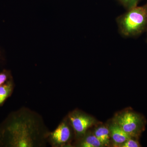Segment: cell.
Wrapping results in <instances>:
<instances>
[{"label": "cell", "instance_id": "obj_4", "mask_svg": "<svg viewBox=\"0 0 147 147\" xmlns=\"http://www.w3.org/2000/svg\"><path fill=\"white\" fill-rule=\"evenodd\" d=\"M68 120L77 139L82 137L88 129L97 123L92 116L79 110H74L69 114Z\"/></svg>", "mask_w": 147, "mask_h": 147}, {"label": "cell", "instance_id": "obj_3", "mask_svg": "<svg viewBox=\"0 0 147 147\" xmlns=\"http://www.w3.org/2000/svg\"><path fill=\"white\" fill-rule=\"evenodd\" d=\"M113 121L130 137L137 139L144 131L146 123L144 116L131 109L117 113Z\"/></svg>", "mask_w": 147, "mask_h": 147}, {"label": "cell", "instance_id": "obj_13", "mask_svg": "<svg viewBox=\"0 0 147 147\" xmlns=\"http://www.w3.org/2000/svg\"><path fill=\"white\" fill-rule=\"evenodd\" d=\"M146 32H147V31Z\"/></svg>", "mask_w": 147, "mask_h": 147}, {"label": "cell", "instance_id": "obj_1", "mask_svg": "<svg viewBox=\"0 0 147 147\" xmlns=\"http://www.w3.org/2000/svg\"><path fill=\"white\" fill-rule=\"evenodd\" d=\"M40 125L32 113L20 110L9 117L0 129V143L10 147H32L38 144Z\"/></svg>", "mask_w": 147, "mask_h": 147}, {"label": "cell", "instance_id": "obj_5", "mask_svg": "<svg viewBox=\"0 0 147 147\" xmlns=\"http://www.w3.org/2000/svg\"><path fill=\"white\" fill-rule=\"evenodd\" d=\"M73 129L68 120H64L53 132L47 135L49 142L55 147H65L69 145L73 136Z\"/></svg>", "mask_w": 147, "mask_h": 147}, {"label": "cell", "instance_id": "obj_11", "mask_svg": "<svg viewBox=\"0 0 147 147\" xmlns=\"http://www.w3.org/2000/svg\"><path fill=\"white\" fill-rule=\"evenodd\" d=\"M121 3L127 9L138 5L141 0H119Z\"/></svg>", "mask_w": 147, "mask_h": 147}, {"label": "cell", "instance_id": "obj_7", "mask_svg": "<svg viewBox=\"0 0 147 147\" xmlns=\"http://www.w3.org/2000/svg\"><path fill=\"white\" fill-rule=\"evenodd\" d=\"M76 146L79 147H104L93 132L88 130L82 137L78 139Z\"/></svg>", "mask_w": 147, "mask_h": 147}, {"label": "cell", "instance_id": "obj_9", "mask_svg": "<svg viewBox=\"0 0 147 147\" xmlns=\"http://www.w3.org/2000/svg\"><path fill=\"white\" fill-rule=\"evenodd\" d=\"M13 84L11 80H8L4 84L0 86V105H2L5 101L12 94Z\"/></svg>", "mask_w": 147, "mask_h": 147}, {"label": "cell", "instance_id": "obj_8", "mask_svg": "<svg viewBox=\"0 0 147 147\" xmlns=\"http://www.w3.org/2000/svg\"><path fill=\"white\" fill-rule=\"evenodd\" d=\"M104 147L108 146L110 143V136L109 127L105 125H101L96 128L93 131Z\"/></svg>", "mask_w": 147, "mask_h": 147}, {"label": "cell", "instance_id": "obj_12", "mask_svg": "<svg viewBox=\"0 0 147 147\" xmlns=\"http://www.w3.org/2000/svg\"><path fill=\"white\" fill-rule=\"evenodd\" d=\"M9 74L7 71L0 72V86L7 82L9 78Z\"/></svg>", "mask_w": 147, "mask_h": 147}, {"label": "cell", "instance_id": "obj_6", "mask_svg": "<svg viewBox=\"0 0 147 147\" xmlns=\"http://www.w3.org/2000/svg\"><path fill=\"white\" fill-rule=\"evenodd\" d=\"M108 127L110 130V138L113 141L114 146L119 147L127 140L132 138L113 121L108 125Z\"/></svg>", "mask_w": 147, "mask_h": 147}, {"label": "cell", "instance_id": "obj_10", "mask_svg": "<svg viewBox=\"0 0 147 147\" xmlns=\"http://www.w3.org/2000/svg\"><path fill=\"white\" fill-rule=\"evenodd\" d=\"M137 139L131 138L127 140L122 144L119 145L118 147H141L139 141Z\"/></svg>", "mask_w": 147, "mask_h": 147}, {"label": "cell", "instance_id": "obj_2", "mask_svg": "<svg viewBox=\"0 0 147 147\" xmlns=\"http://www.w3.org/2000/svg\"><path fill=\"white\" fill-rule=\"evenodd\" d=\"M117 17L116 23L120 34L124 38L139 36L147 31V3L127 9Z\"/></svg>", "mask_w": 147, "mask_h": 147}]
</instances>
